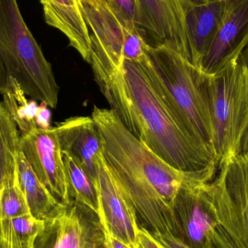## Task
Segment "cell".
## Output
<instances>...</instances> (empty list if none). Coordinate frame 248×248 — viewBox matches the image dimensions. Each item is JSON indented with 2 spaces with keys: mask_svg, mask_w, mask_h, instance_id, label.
Listing matches in <instances>:
<instances>
[{
  "mask_svg": "<svg viewBox=\"0 0 248 248\" xmlns=\"http://www.w3.org/2000/svg\"><path fill=\"white\" fill-rule=\"evenodd\" d=\"M93 69L110 110L137 140L174 169L214 180L215 154L169 104L148 55L141 62L124 60L119 69Z\"/></svg>",
  "mask_w": 248,
  "mask_h": 248,
  "instance_id": "cell-1",
  "label": "cell"
},
{
  "mask_svg": "<svg viewBox=\"0 0 248 248\" xmlns=\"http://www.w3.org/2000/svg\"><path fill=\"white\" fill-rule=\"evenodd\" d=\"M92 118L102 141L106 166L135 211L139 226L151 234L178 237L175 198L186 184L205 183L181 171L137 140L110 109L94 106Z\"/></svg>",
  "mask_w": 248,
  "mask_h": 248,
  "instance_id": "cell-2",
  "label": "cell"
},
{
  "mask_svg": "<svg viewBox=\"0 0 248 248\" xmlns=\"http://www.w3.org/2000/svg\"><path fill=\"white\" fill-rule=\"evenodd\" d=\"M16 80L26 95L55 108L59 87L52 65L26 26L17 0H0V94Z\"/></svg>",
  "mask_w": 248,
  "mask_h": 248,
  "instance_id": "cell-3",
  "label": "cell"
},
{
  "mask_svg": "<svg viewBox=\"0 0 248 248\" xmlns=\"http://www.w3.org/2000/svg\"><path fill=\"white\" fill-rule=\"evenodd\" d=\"M204 81L219 167L248 154V68L240 57L214 74L205 73Z\"/></svg>",
  "mask_w": 248,
  "mask_h": 248,
  "instance_id": "cell-4",
  "label": "cell"
},
{
  "mask_svg": "<svg viewBox=\"0 0 248 248\" xmlns=\"http://www.w3.org/2000/svg\"><path fill=\"white\" fill-rule=\"evenodd\" d=\"M147 55L169 104L215 154L214 124L205 90V73L166 46H149Z\"/></svg>",
  "mask_w": 248,
  "mask_h": 248,
  "instance_id": "cell-5",
  "label": "cell"
},
{
  "mask_svg": "<svg viewBox=\"0 0 248 248\" xmlns=\"http://www.w3.org/2000/svg\"><path fill=\"white\" fill-rule=\"evenodd\" d=\"M208 184L219 225L243 248H248V154L218 167Z\"/></svg>",
  "mask_w": 248,
  "mask_h": 248,
  "instance_id": "cell-6",
  "label": "cell"
},
{
  "mask_svg": "<svg viewBox=\"0 0 248 248\" xmlns=\"http://www.w3.org/2000/svg\"><path fill=\"white\" fill-rule=\"evenodd\" d=\"M209 0H137L140 34L150 47L166 46L192 64L186 29L188 12Z\"/></svg>",
  "mask_w": 248,
  "mask_h": 248,
  "instance_id": "cell-7",
  "label": "cell"
},
{
  "mask_svg": "<svg viewBox=\"0 0 248 248\" xmlns=\"http://www.w3.org/2000/svg\"><path fill=\"white\" fill-rule=\"evenodd\" d=\"M104 234L98 216L75 201L44 221L33 248H102Z\"/></svg>",
  "mask_w": 248,
  "mask_h": 248,
  "instance_id": "cell-8",
  "label": "cell"
},
{
  "mask_svg": "<svg viewBox=\"0 0 248 248\" xmlns=\"http://www.w3.org/2000/svg\"><path fill=\"white\" fill-rule=\"evenodd\" d=\"M80 7L90 31L92 67L122 68L125 36L137 28L116 14L106 0H80Z\"/></svg>",
  "mask_w": 248,
  "mask_h": 248,
  "instance_id": "cell-9",
  "label": "cell"
},
{
  "mask_svg": "<svg viewBox=\"0 0 248 248\" xmlns=\"http://www.w3.org/2000/svg\"><path fill=\"white\" fill-rule=\"evenodd\" d=\"M208 184H186L175 198L177 238L191 248H214L213 239L219 224Z\"/></svg>",
  "mask_w": 248,
  "mask_h": 248,
  "instance_id": "cell-10",
  "label": "cell"
},
{
  "mask_svg": "<svg viewBox=\"0 0 248 248\" xmlns=\"http://www.w3.org/2000/svg\"><path fill=\"white\" fill-rule=\"evenodd\" d=\"M22 152L38 179L63 205L71 204L65 165L56 127L20 134Z\"/></svg>",
  "mask_w": 248,
  "mask_h": 248,
  "instance_id": "cell-11",
  "label": "cell"
},
{
  "mask_svg": "<svg viewBox=\"0 0 248 248\" xmlns=\"http://www.w3.org/2000/svg\"><path fill=\"white\" fill-rule=\"evenodd\" d=\"M98 180L96 187L100 205L98 217L102 227L131 248H139V224L135 211L112 177L103 153L98 159Z\"/></svg>",
  "mask_w": 248,
  "mask_h": 248,
  "instance_id": "cell-12",
  "label": "cell"
},
{
  "mask_svg": "<svg viewBox=\"0 0 248 248\" xmlns=\"http://www.w3.org/2000/svg\"><path fill=\"white\" fill-rule=\"evenodd\" d=\"M224 20L200 68L211 74L240 58L248 45V0H225Z\"/></svg>",
  "mask_w": 248,
  "mask_h": 248,
  "instance_id": "cell-13",
  "label": "cell"
},
{
  "mask_svg": "<svg viewBox=\"0 0 248 248\" xmlns=\"http://www.w3.org/2000/svg\"><path fill=\"white\" fill-rule=\"evenodd\" d=\"M56 128L62 154L74 159L97 186L102 141L93 118H70L58 124Z\"/></svg>",
  "mask_w": 248,
  "mask_h": 248,
  "instance_id": "cell-14",
  "label": "cell"
},
{
  "mask_svg": "<svg viewBox=\"0 0 248 248\" xmlns=\"http://www.w3.org/2000/svg\"><path fill=\"white\" fill-rule=\"evenodd\" d=\"M45 21L64 33L70 45L86 62H91V39L84 20L80 0H39Z\"/></svg>",
  "mask_w": 248,
  "mask_h": 248,
  "instance_id": "cell-15",
  "label": "cell"
},
{
  "mask_svg": "<svg viewBox=\"0 0 248 248\" xmlns=\"http://www.w3.org/2000/svg\"><path fill=\"white\" fill-rule=\"evenodd\" d=\"M225 11V0H209L188 12L186 24L193 65L200 68L219 30Z\"/></svg>",
  "mask_w": 248,
  "mask_h": 248,
  "instance_id": "cell-16",
  "label": "cell"
},
{
  "mask_svg": "<svg viewBox=\"0 0 248 248\" xmlns=\"http://www.w3.org/2000/svg\"><path fill=\"white\" fill-rule=\"evenodd\" d=\"M16 174L31 214L38 220L45 221L63 205L38 179L20 150L16 160Z\"/></svg>",
  "mask_w": 248,
  "mask_h": 248,
  "instance_id": "cell-17",
  "label": "cell"
},
{
  "mask_svg": "<svg viewBox=\"0 0 248 248\" xmlns=\"http://www.w3.org/2000/svg\"><path fill=\"white\" fill-rule=\"evenodd\" d=\"M62 157L71 201L84 204L98 216L100 201L94 182L74 159L64 154H62Z\"/></svg>",
  "mask_w": 248,
  "mask_h": 248,
  "instance_id": "cell-18",
  "label": "cell"
},
{
  "mask_svg": "<svg viewBox=\"0 0 248 248\" xmlns=\"http://www.w3.org/2000/svg\"><path fill=\"white\" fill-rule=\"evenodd\" d=\"M20 131L2 102H0V182L16 170Z\"/></svg>",
  "mask_w": 248,
  "mask_h": 248,
  "instance_id": "cell-19",
  "label": "cell"
},
{
  "mask_svg": "<svg viewBox=\"0 0 248 248\" xmlns=\"http://www.w3.org/2000/svg\"><path fill=\"white\" fill-rule=\"evenodd\" d=\"M26 96L16 80L10 90L2 94L3 105L17 124L20 135L37 128L36 117L39 106L36 100L29 101Z\"/></svg>",
  "mask_w": 248,
  "mask_h": 248,
  "instance_id": "cell-20",
  "label": "cell"
},
{
  "mask_svg": "<svg viewBox=\"0 0 248 248\" xmlns=\"http://www.w3.org/2000/svg\"><path fill=\"white\" fill-rule=\"evenodd\" d=\"M29 214H31L16 170L0 182V217L11 219Z\"/></svg>",
  "mask_w": 248,
  "mask_h": 248,
  "instance_id": "cell-21",
  "label": "cell"
},
{
  "mask_svg": "<svg viewBox=\"0 0 248 248\" xmlns=\"http://www.w3.org/2000/svg\"><path fill=\"white\" fill-rule=\"evenodd\" d=\"M148 47L137 29L130 31L124 40V59L133 62H141L147 58Z\"/></svg>",
  "mask_w": 248,
  "mask_h": 248,
  "instance_id": "cell-22",
  "label": "cell"
},
{
  "mask_svg": "<svg viewBox=\"0 0 248 248\" xmlns=\"http://www.w3.org/2000/svg\"><path fill=\"white\" fill-rule=\"evenodd\" d=\"M35 237H21L15 231L10 220L0 217V248H33Z\"/></svg>",
  "mask_w": 248,
  "mask_h": 248,
  "instance_id": "cell-23",
  "label": "cell"
},
{
  "mask_svg": "<svg viewBox=\"0 0 248 248\" xmlns=\"http://www.w3.org/2000/svg\"><path fill=\"white\" fill-rule=\"evenodd\" d=\"M112 10L140 33V9L137 0H106Z\"/></svg>",
  "mask_w": 248,
  "mask_h": 248,
  "instance_id": "cell-24",
  "label": "cell"
},
{
  "mask_svg": "<svg viewBox=\"0 0 248 248\" xmlns=\"http://www.w3.org/2000/svg\"><path fill=\"white\" fill-rule=\"evenodd\" d=\"M9 220L16 233L23 237H35L41 231L44 225V221L38 220L31 214Z\"/></svg>",
  "mask_w": 248,
  "mask_h": 248,
  "instance_id": "cell-25",
  "label": "cell"
},
{
  "mask_svg": "<svg viewBox=\"0 0 248 248\" xmlns=\"http://www.w3.org/2000/svg\"><path fill=\"white\" fill-rule=\"evenodd\" d=\"M213 242L214 248H243L220 225L216 230Z\"/></svg>",
  "mask_w": 248,
  "mask_h": 248,
  "instance_id": "cell-26",
  "label": "cell"
},
{
  "mask_svg": "<svg viewBox=\"0 0 248 248\" xmlns=\"http://www.w3.org/2000/svg\"><path fill=\"white\" fill-rule=\"evenodd\" d=\"M139 248H164L145 229L139 226L137 233Z\"/></svg>",
  "mask_w": 248,
  "mask_h": 248,
  "instance_id": "cell-27",
  "label": "cell"
},
{
  "mask_svg": "<svg viewBox=\"0 0 248 248\" xmlns=\"http://www.w3.org/2000/svg\"><path fill=\"white\" fill-rule=\"evenodd\" d=\"M164 248H191L182 243L179 239L175 237L173 234H152Z\"/></svg>",
  "mask_w": 248,
  "mask_h": 248,
  "instance_id": "cell-28",
  "label": "cell"
},
{
  "mask_svg": "<svg viewBox=\"0 0 248 248\" xmlns=\"http://www.w3.org/2000/svg\"><path fill=\"white\" fill-rule=\"evenodd\" d=\"M47 107L48 106L44 103H41L40 106H39V110L36 117L37 128L46 129L52 127L50 125L51 112Z\"/></svg>",
  "mask_w": 248,
  "mask_h": 248,
  "instance_id": "cell-29",
  "label": "cell"
},
{
  "mask_svg": "<svg viewBox=\"0 0 248 248\" xmlns=\"http://www.w3.org/2000/svg\"><path fill=\"white\" fill-rule=\"evenodd\" d=\"M103 230L104 234V245L106 248H131L122 240L110 234L104 227H103Z\"/></svg>",
  "mask_w": 248,
  "mask_h": 248,
  "instance_id": "cell-30",
  "label": "cell"
},
{
  "mask_svg": "<svg viewBox=\"0 0 248 248\" xmlns=\"http://www.w3.org/2000/svg\"><path fill=\"white\" fill-rule=\"evenodd\" d=\"M240 58H241L242 61H243L245 64L247 65L248 68V45L247 46H246V49L243 50V52H242L241 55H240Z\"/></svg>",
  "mask_w": 248,
  "mask_h": 248,
  "instance_id": "cell-31",
  "label": "cell"
},
{
  "mask_svg": "<svg viewBox=\"0 0 248 248\" xmlns=\"http://www.w3.org/2000/svg\"><path fill=\"white\" fill-rule=\"evenodd\" d=\"M102 248H106V246H104V247Z\"/></svg>",
  "mask_w": 248,
  "mask_h": 248,
  "instance_id": "cell-32",
  "label": "cell"
}]
</instances>
